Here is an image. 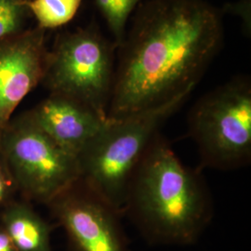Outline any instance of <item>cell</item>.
Here are the masks:
<instances>
[{
  "mask_svg": "<svg viewBox=\"0 0 251 251\" xmlns=\"http://www.w3.org/2000/svg\"><path fill=\"white\" fill-rule=\"evenodd\" d=\"M103 18L105 19L110 31L115 36L117 45H121L126 36V26L128 17L122 9L120 0H93Z\"/></svg>",
  "mask_w": 251,
  "mask_h": 251,
  "instance_id": "obj_13",
  "label": "cell"
},
{
  "mask_svg": "<svg viewBox=\"0 0 251 251\" xmlns=\"http://www.w3.org/2000/svg\"><path fill=\"white\" fill-rule=\"evenodd\" d=\"M2 221V227L16 251H52L50 227L31 208L19 205L10 206Z\"/></svg>",
  "mask_w": 251,
  "mask_h": 251,
  "instance_id": "obj_10",
  "label": "cell"
},
{
  "mask_svg": "<svg viewBox=\"0 0 251 251\" xmlns=\"http://www.w3.org/2000/svg\"><path fill=\"white\" fill-rule=\"evenodd\" d=\"M140 2H141V0H120L122 9L128 18H129L130 14L134 11V9L139 5Z\"/></svg>",
  "mask_w": 251,
  "mask_h": 251,
  "instance_id": "obj_16",
  "label": "cell"
},
{
  "mask_svg": "<svg viewBox=\"0 0 251 251\" xmlns=\"http://www.w3.org/2000/svg\"><path fill=\"white\" fill-rule=\"evenodd\" d=\"M122 214L150 242L190 245L209 224L213 202L202 175L159 133L130 180Z\"/></svg>",
  "mask_w": 251,
  "mask_h": 251,
  "instance_id": "obj_2",
  "label": "cell"
},
{
  "mask_svg": "<svg viewBox=\"0 0 251 251\" xmlns=\"http://www.w3.org/2000/svg\"><path fill=\"white\" fill-rule=\"evenodd\" d=\"M222 14L205 0L141 5L120 45L107 118L191 94L223 43Z\"/></svg>",
  "mask_w": 251,
  "mask_h": 251,
  "instance_id": "obj_1",
  "label": "cell"
},
{
  "mask_svg": "<svg viewBox=\"0 0 251 251\" xmlns=\"http://www.w3.org/2000/svg\"><path fill=\"white\" fill-rule=\"evenodd\" d=\"M251 0H239L236 3L231 4L225 7L229 13L241 17L243 21V27L246 30L247 35L251 36Z\"/></svg>",
  "mask_w": 251,
  "mask_h": 251,
  "instance_id": "obj_14",
  "label": "cell"
},
{
  "mask_svg": "<svg viewBox=\"0 0 251 251\" xmlns=\"http://www.w3.org/2000/svg\"><path fill=\"white\" fill-rule=\"evenodd\" d=\"M82 0H25L38 27L54 29L68 24L77 13Z\"/></svg>",
  "mask_w": 251,
  "mask_h": 251,
  "instance_id": "obj_11",
  "label": "cell"
},
{
  "mask_svg": "<svg viewBox=\"0 0 251 251\" xmlns=\"http://www.w3.org/2000/svg\"><path fill=\"white\" fill-rule=\"evenodd\" d=\"M30 119L64 151L78 157L103 127L107 117L78 100L51 93Z\"/></svg>",
  "mask_w": 251,
  "mask_h": 251,
  "instance_id": "obj_9",
  "label": "cell"
},
{
  "mask_svg": "<svg viewBox=\"0 0 251 251\" xmlns=\"http://www.w3.org/2000/svg\"><path fill=\"white\" fill-rule=\"evenodd\" d=\"M48 57L45 30L40 27L0 41V130L20 102L44 79Z\"/></svg>",
  "mask_w": 251,
  "mask_h": 251,
  "instance_id": "obj_8",
  "label": "cell"
},
{
  "mask_svg": "<svg viewBox=\"0 0 251 251\" xmlns=\"http://www.w3.org/2000/svg\"><path fill=\"white\" fill-rule=\"evenodd\" d=\"M114 76L112 46L98 32L80 30L63 36L49 53L44 79L53 94L107 117Z\"/></svg>",
  "mask_w": 251,
  "mask_h": 251,
  "instance_id": "obj_5",
  "label": "cell"
},
{
  "mask_svg": "<svg viewBox=\"0 0 251 251\" xmlns=\"http://www.w3.org/2000/svg\"><path fill=\"white\" fill-rule=\"evenodd\" d=\"M0 251H16L13 243L3 227L0 228Z\"/></svg>",
  "mask_w": 251,
  "mask_h": 251,
  "instance_id": "obj_15",
  "label": "cell"
},
{
  "mask_svg": "<svg viewBox=\"0 0 251 251\" xmlns=\"http://www.w3.org/2000/svg\"><path fill=\"white\" fill-rule=\"evenodd\" d=\"M201 166L230 171L251 160V83L235 77L202 96L188 117Z\"/></svg>",
  "mask_w": 251,
  "mask_h": 251,
  "instance_id": "obj_4",
  "label": "cell"
},
{
  "mask_svg": "<svg viewBox=\"0 0 251 251\" xmlns=\"http://www.w3.org/2000/svg\"><path fill=\"white\" fill-rule=\"evenodd\" d=\"M8 187H9V184H8V181H7L6 174H5L4 171L2 170V168L0 167V203L6 197Z\"/></svg>",
  "mask_w": 251,
  "mask_h": 251,
  "instance_id": "obj_17",
  "label": "cell"
},
{
  "mask_svg": "<svg viewBox=\"0 0 251 251\" xmlns=\"http://www.w3.org/2000/svg\"><path fill=\"white\" fill-rule=\"evenodd\" d=\"M190 94L155 107L110 119L81 152L80 179L122 214L126 190L166 120Z\"/></svg>",
  "mask_w": 251,
  "mask_h": 251,
  "instance_id": "obj_3",
  "label": "cell"
},
{
  "mask_svg": "<svg viewBox=\"0 0 251 251\" xmlns=\"http://www.w3.org/2000/svg\"><path fill=\"white\" fill-rule=\"evenodd\" d=\"M26 9L25 0H0V41L20 33Z\"/></svg>",
  "mask_w": 251,
  "mask_h": 251,
  "instance_id": "obj_12",
  "label": "cell"
},
{
  "mask_svg": "<svg viewBox=\"0 0 251 251\" xmlns=\"http://www.w3.org/2000/svg\"><path fill=\"white\" fill-rule=\"evenodd\" d=\"M50 203L76 251H127L121 214L80 179Z\"/></svg>",
  "mask_w": 251,
  "mask_h": 251,
  "instance_id": "obj_7",
  "label": "cell"
},
{
  "mask_svg": "<svg viewBox=\"0 0 251 251\" xmlns=\"http://www.w3.org/2000/svg\"><path fill=\"white\" fill-rule=\"evenodd\" d=\"M3 151L27 194L51 202L80 179L77 157L64 151L31 119L5 134Z\"/></svg>",
  "mask_w": 251,
  "mask_h": 251,
  "instance_id": "obj_6",
  "label": "cell"
}]
</instances>
